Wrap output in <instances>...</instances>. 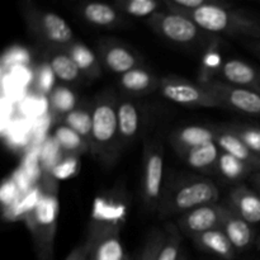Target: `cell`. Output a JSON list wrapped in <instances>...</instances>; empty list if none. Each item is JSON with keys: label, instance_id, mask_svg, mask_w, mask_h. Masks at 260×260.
I'll list each match as a JSON object with an SVG mask.
<instances>
[{"label": "cell", "instance_id": "obj_10", "mask_svg": "<svg viewBox=\"0 0 260 260\" xmlns=\"http://www.w3.org/2000/svg\"><path fill=\"white\" fill-rule=\"evenodd\" d=\"M88 233L91 236L89 260H129L118 226L108 222L91 223Z\"/></svg>", "mask_w": 260, "mask_h": 260}, {"label": "cell", "instance_id": "obj_9", "mask_svg": "<svg viewBox=\"0 0 260 260\" xmlns=\"http://www.w3.org/2000/svg\"><path fill=\"white\" fill-rule=\"evenodd\" d=\"M201 83L222 103L223 108L250 116H260V94L256 91L231 85L218 79H205Z\"/></svg>", "mask_w": 260, "mask_h": 260}, {"label": "cell", "instance_id": "obj_33", "mask_svg": "<svg viewBox=\"0 0 260 260\" xmlns=\"http://www.w3.org/2000/svg\"><path fill=\"white\" fill-rule=\"evenodd\" d=\"M76 168H78V156H68L53 167L51 175L56 180L65 179V178H69L75 173Z\"/></svg>", "mask_w": 260, "mask_h": 260}, {"label": "cell", "instance_id": "obj_14", "mask_svg": "<svg viewBox=\"0 0 260 260\" xmlns=\"http://www.w3.org/2000/svg\"><path fill=\"white\" fill-rule=\"evenodd\" d=\"M220 75L225 83L260 94V70L245 61L238 58L228 60L221 65Z\"/></svg>", "mask_w": 260, "mask_h": 260}, {"label": "cell", "instance_id": "obj_6", "mask_svg": "<svg viewBox=\"0 0 260 260\" xmlns=\"http://www.w3.org/2000/svg\"><path fill=\"white\" fill-rule=\"evenodd\" d=\"M164 149L157 141H147L144 150L142 164L141 198L145 208L157 212L164 192Z\"/></svg>", "mask_w": 260, "mask_h": 260}, {"label": "cell", "instance_id": "obj_36", "mask_svg": "<svg viewBox=\"0 0 260 260\" xmlns=\"http://www.w3.org/2000/svg\"><path fill=\"white\" fill-rule=\"evenodd\" d=\"M249 180H250L251 185H253L254 190H256V192L260 194V172H255L253 173V174L249 177Z\"/></svg>", "mask_w": 260, "mask_h": 260}, {"label": "cell", "instance_id": "obj_2", "mask_svg": "<svg viewBox=\"0 0 260 260\" xmlns=\"http://www.w3.org/2000/svg\"><path fill=\"white\" fill-rule=\"evenodd\" d=\"M58 212L60 201L57 180L52 175H45L41 184L40 200L35 208L25 216L38 260H53Z\"/></svg>", "mask_w": 260, "mask_h": 260}, {"label": "cell", "instance_id": "obj_13", "mask_svg": "<svg viewBox=\"0 0 260 260\" xmlns=\"http://www.w3.org/2000/svg\"><path fill=\"white\" fill-rule=\"evenodd\" d=\"M226 206L250 225L260 223V194L248 185H235L229 193Z\"/></svg>", "mask_w": 260, "mask_h": 260}, {"label": "cell", "instance_id": "obj_22", "mask_svg": "<svg viewBox=\"0 0 260 260\" xmlns=\"http://www.w3.org/2000/svg\"><path fill=\"white\" fill-rule=\"evenodd\" d=\"M66 51L76 63L81 75L86 76L88 79H96L101 76V60L85 43L75 41L66 48Z\"/></svg>", "mask_w": 260, "mask_h": 260}, {"label": "cell", "instance_id": "obj_31", "mask_svg": "<svg viewBox=\"0 0 260 260\" xmlns=\"http://www.w3.org/2000/svg\"><path fill=\"white\" fill-rule=\"evenodd\" d=\"M239 137L254 154L260 156V127L248 124H228L223 126Z\"/></svg>", "mask_w": 260, "mask_h": 260}, {"label": "cell", "instance_id": "obj_12", "mask_svg": "<svg viewBox=\"0 0 260 260\" xmlns=\"http://www.w3.org/2000/svg\"><path fill=\"white\" fill-rule=\"evenodd\" d=\"M98 57L104 68L111 73L123 74L141 66L139 56L127 46L117 42V41L107 40L98 45Z\"/></svg>", "mask_w": 260, "mask_h": 260}, {"label": "cell", "instance_id": "obj_5", "mask_svg": "<svg viewBox=\"0 0 260 260\" xmlns=\"http://www.w3.org/2000/svg\"><path fill=\"white\" fill-rule=\"evenodd\" d=\"M117 101L109 94L98 96L91 107L93 132L91 150L101 159L111 157L119 141L118 119H117Z\"/></svg>", "mask_w": 260, "mask_h": 260}, {"label": "cell", "instance_id": "obj_37", "mask_svg": "<svg viewBox=\"0 0 260 260\" xmlns=\"http://www.w3.org/2000/svg\"><path fill=\"white\" fill-rule=\"evenodd\" d=\"M246 47L250 48L253 52H255L256 55L260 56V40H251L246 42Z\"/></svg>", "mask_w": 260, "mask_h": 260}, {"label": "cell", "instance_id": "obj_25", "mask_svg": "<svg viewBox=\"0 0 260 260\" xmlns=\"http://www.w3.org/2000/svg\"><path fill=\"white\" fill-rule=\"evenodd\" d=\"M53 140L56 145L62 151L70 154V156H78V155L85 154L90 151L88 142L83 139L79 134H76L70 127L61 124L53 132Z\"/></svg>", "mask_w": 260, "mask_h": 260}, {"label": "cell", "instance_id": "obj_38", "mask_svg": "<svg viewBox=\"0 0 260 260\" xmlns=\"http://www.w3.org/2000/svg\"><path fill=\"white\" fill-rule=\"evenodd\" d=\"M255 248L260 250V234L258 235V238H256V241H255Z\"/></svg>", "mask_w": 260, "mask_h": 260}, {"label": "cell", "instance_id": "obj_17", "mask_svg": "<svg viewBox=\"0 0 260 260\" xmlns=\"http://www.w3.org/2000/svg\"><path fill=\"white\" fill-rule=\"evenodd\" d=\"M216 142V127L184 126L172 134V145L178 154L187 150Z\"/></svg>", "mask_w": 260, "mask_h": 260}, {"label": "cell", "instance_id": "obj_21", "mask_svg": "<svg viewBox=\"0 0 260 260\" xmlns=\"http://www.w3.org/2000/svg\"><path fill=\"white\" fill-rule=\"evenodd\" d=\"M159 83L160 79H157L151 71L142 66L119 76L121 88L134 95L151 93L155 89H159Z\"/></svg>", "mask_w": 260, "mask_h": 260}, {"label": "cell", "instance_id": "obj_27", "mask_svg": "<svg viewBox=\"0 0 260 260\" xmlns=\"http://www.w3.org/2000/svg\"><path fill=\"white\" fill-rule=\"evenodd\" d=\"M62 119V124L80 135L91 150V132H93V116L91 109L86 107H76L73 112L66 114Z\"/></svg>", "mask_w": 260, "mask_h": 260}, {"label": "cell", "instance_id": "obj_19", "mask_svg": "<svg viewBox=\"0 0 260 260\" xmlns=\"http://www.w3.org/2000/svg\"><path fill=\"white\" fill-rule=\"evenodd\" d=\"M192 240L201 250L222 260H234L238 253L222 229H216V230L201 234L193 238Z\"/></svg>", "mask_w": 260, "mask_h": 260}, {"label": "cell", "instance_id": "obj_35", "mask_svg": "<svg viewBox=\"0 0 260 260\" xmlns=\"http://www.w3.org/2000/svg\"><path fill=\"white\" fill-rule=\"evenodd\" d=\"M53 78H55V75H53L50 66L45 68L41 71L40 75H38V88H40L43 93H51V91L53 90Z\"/></svg>", "mask_w": 260, "mask_h": 260}, {"label": "cell", "instance_id": "obj_32", "mask_svg": "<svg viewBox=\"0 0 260 260\" xmlns=\"http://www.w3.org/2000/svg\"><path fill=\"white\" fill-rule=\"evenodd\" d=\"M165 233L160 229H152L145 240V245L142 248L137 260H157L160 250H161L162 243H164Z\"/></svg>", "mask_w": 260, "mask_h": 260}, {"label": "cell", "instance_id": "obj_20", "mask_svg": "<svg viewBox=\"0 0 260 260\" xmlns=\"http://www.w3.org/2000/svg\"><path fill=\"white\" fill-rule=\"evenodd\" d=\"M117 119H118L119 141H134L141 127V114L132 101H118L117 103Z\"/></svg>", "mask_w": 260, "mask_h": 260}, {"label": "cell", "instance_id": "obj_34", "mask_svg": "<svg viewBox=\"0 0 260 260\" xmlns=\"http://www.w3.org/2000/svg\"><path fill=\"white\" fill-rule=\"evenodd\" d=\"M91 248V236L90 234H86L85 239L79 244L78 246L71 250V253L66 256L65 260H89Z\"/></svg>", "mask_w": 260, "mask_h": 260}, {"label": "cell", "instance_id": "obj_7", "mask_svg": "<svg viewBox=\"0 0 260 260\" xmlns=\"http://www.w3.org/2000/svg\"><path fill=\"white\" fill-rule=\"evenodd\" d=\"M146 22L160 37L178 45L192 46L208 35L189 17L172 12L165 7L147 18Z\"/></svg>", "mask_w": 260, "mask_h": 260}, {"label": "cell", "instance_id": "obj_29", "mask_svg": "<svg viewBox=\"0 0 260 260\" xmlns=\"http://www.w3.org/2000/svg\"><path fill=\"white\" fill-rule=\"evenodd\" d=\"M50 111L55 117H63L76 108V96L71 89L65 85L53 88L50 93Z\"/></svg>", "mask_w": 260, "mask_h": 260}, {"label": "cell", "instance_id": "obj_24", "mask_svg": "<svg viewBox=\"0 0 260 260\" xmlns=\"http://www.w3.org/2000/svg\"><path fill=\"white\" fill-rule=\"evenodd\" d=\"M48 66L56 79L63 83H74L80 78L81 73L66 50H55L51 52Z\"/></svg>", "mask_w": 260, "mask_h": 260}, {"label": "cell", "instance_id": "obj_11", "mask_svg": "<svg viewBox=\"0 0 260 260\" xmlns=\"http://www.w3.org/2000/svg\"><path fill=\"white\" fill-rule=\"evenodd\" d=\"M226 211V205L221 203L202 206L177 217L175 225L178 226L182 235H187L193 239L201 234L222 228Z\"/></svg>", "mask_w": 260, "mask_h": 260}, {"label": "cell", "instance_id": "obj_30", "mask_svg": "<svg viewBox=\"0 0 260 260\" xmlns=\"http://www.w3.org/2000/svg\"><path fill=\"white\" fill-rule=\"evenodd\" d=\"M164 233L165 239L157 260H179L182 255V233L175 223H168Z\"/></svg>", "mask_w": 260, "mask_h": 260}, {"label": "cell", "instance_id": "obj_26", "mask_svg": "<svg viewBox=\"0 0 260 260\" xmlns=\"http://www.w3.org/2000/svg\"><path fill=\"white\" fill-rule=\"evenodd\" d=\"M216 168L225 179L234 183H239V184H240L241 180L249 178L253 173H255V170L249 167L248 164L222 151H221L220 157H218L217 167Z\"/></svg>", "mask_w": 260, "mask_h": 260}, {"label": "cell", "instance_id": "obj_15", "mask_svg": "<svg viewBox=\"0 0 260 260\" xmlns=\"http://www.w3.org/2000/svg\"><path fill=\"white\" fill-rule=\"evenodd\" d=\"M221 229L228 235L229 240L231 241V244H233L236 251L248 250L249 248L255 245L258 235L255 234L253 225H250L245 220H243L240 216L233 212L229 207L228 211H226L222 228Z\"/></svg>", "mask_w": 260, "mask_h": 260}, {"label": "cell", "instance_id": "obj_4", "mask_svg": "<svg viewBox=\"0 0 260 260\" xmlns=\"http://www.w3.org/2000/svg\"><path fill=\"white\" fill-rule=\"evenodd\" d=\"M22 14L29 32L53 50H66L75 42L73 28L56 13L40 9L32 3L25 2L22 4Z\"/></svg>", "mask_w": 260, "mask_h": 260}, {"label": "cell", "instance_id": "obj_3", "mask_svg": "<svg viewBox=\"0 0 260 260\" xmlns=\"http://www.w3.org/2000/svg\"><path fill=\"white\" fill-rule=\"evenodd\" d=\"M208 35L260 40V19L225 2L210 0L205 7L187 14Z\"/></svg>", "mask_w": 260, "mask_h": 260}, {"label": "cell", "instance_id": "obj_8", "mask_svg": "<svg viewBox=\"0 0 260 260\" xmlns=\"http://www.w3.org/2000/svg\"><path fill=\"white\" fill-rule=\"evenodd\" d=\"M159 93L168 101L185 107L223 108L222 103L203 85L179 76H165L160 79Z\"/></svg>", "mask_w": 260, "mask_h": 260}, {"label": "cell", "instance_id": "obj_23", "mask_svg": "<svg viewBox=\"0 0 260 260\" xmlns=\"http://www.w3.org/2000/svg\"><path fill=\"white\" fill-rule=\"evenodd\" d=\"M221 150L216 142L202 145V146L194 147V149L187 150L180 152V156L190 168L196 170H207L212 167H217L218 157H220Z\"/></svg>", "mask_w": 260, "mask_h": 260}, {"label": "cell", "instance_id": "obj_18", "mask_svg": "<svg viewBox=\"0 0 260 260\" xmlns=\"http://www.w3.org/2000/svg\"><path fill=\"white\" fill-rule=\"evenodd\" d=\"M79 14L95 27H117L122 23V14L113 4L102 2H86L79 5Z\"/></svg>", "mask_w": 260, "mask_h": 260}, {"label": "cell", "instance_id": "obj_1", "mask_svg": "<svg viewBox=\"0 0 260 260\" xmlns=\"http://www.w3.org/2000/svg\"><path fill=\"white\" fill-rule=\"evenodd\" d=\"M220 189L210 178L202 175H180L164 188L157 213L161 218L182 216L194 208L218 203Z\"/></svg>", "mask_w": 260, "mask_h": 260}, {"label": "cell", "instance_id": "obj_39", "mask_svg": "<svg viewBox=\"0 0 260 260\" xmlns=\"http://www.w3.org/2000/svg\"><path fill=\"white\" fill-rule=\"evenodd\" d=\"M179 260H187V258H185L184 255H183V253H182V255H180V258H179Z\"/></svg>", "mask_w": 260, "mask_h": 260}, {"label": "cell", "instance_id": "obj_28", "mask_svg": "<svg viewBox=\"0 0 260 260\" xmlns=\"http://www.w3.org/2000/svg\"><path fill=\"white\" fill-rule=\"evenodd\" d=\"M121 14L136 18H150L164 7V2L156 0H117L113 3Z\"/></svg>", "mask_w": 260, "mask_h": 260}, {"label": "cell", "instance_id": "obj_16", "mask_svg": "<svg viewBox=\"0 0 260 260\" xmlns=\"http://www.w3.org/2000/svg\"><path fill=\"white\" fill-rule=\"evenodd\" d=\"M216 144L222 152L245 162L255 172H260V156L254 154L236 135L226 129L223 126L216 127Z\"/></svg>", "mask_w": 260, "mask_h": 260}]
</instances>
